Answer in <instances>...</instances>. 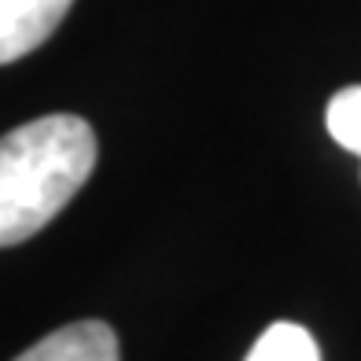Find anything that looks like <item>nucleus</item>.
<instances>
[{
	"instance_id": "f257e3e1",
	"label": "nucleus",
	"mask_w": 361,
	"mask_h": 361,
	"mask_svg": "<svg viewBox=\"0 0 361 361\" xmlns=\"http://www.w3.org/2000/svg\"><path fill=\"white\" fill-rule=\"evenodd\" d=\"M96 170V133L78 114H44L0 137V247L52 221Z\"/></svg>"
},
{
	"instance_id": "f03ea898",
	"label": "nucleus",
	"mask_w": 361,
	"mask_h": 361,
	"mask_svg": "<svg viewBox=\"0 0 361 361\" xmlns=\"http://www.w3.org/2000/svg\"><path fill=\"white\" fill-rule=\"evenodd\" d=\"M71 4L74 0H0V67L41 48Z\"/></svg>"
},
{
	"instance_id": "7ed1b4c3",
	"label": "nucleus",
	"mask_w": 361,
	"mask_h": 361,
	"mask_svg": "<svg viewBox=\"0 0 361 361\" xmlns=\"http://www.w3.org/2000/svg\"><path fill=\"white\" fill-rule=\"evenodd\" d=\"M15 361H118V336L104 321H78L44 336Z\"/></svg>"
},
{
	"instance_id": "20e7f679",
	"label": "nucleus",
	"mask_w": 361,
	"mask_h": 361,
	"mask_svg": "<svg viewBox=\"0 0 361 361\" xmlns=\"http://www.w3.org/2000/svg\"><path fill=\"white\" fill-rule=\"evenodd\" d=\"M243 361H321V350L302 324L276 321L255 339L251 354Z\"/></svg>"
},
{
	"instance_id": "39448f33",
	"label": "nucleus",
	"mask_w": 361,
	"mask_h": 361,
	"mask_svg": "<svg viewBox=\"0 0 361 361\" xmlns=\"http://www.w3.org/2000/svg\"><path fill=\"white\" fill-rule=\"evenodd\" d=\"M324 126L339 147L361 155V85H347L328 100Z\"/></svg>"
}]
</instances>
